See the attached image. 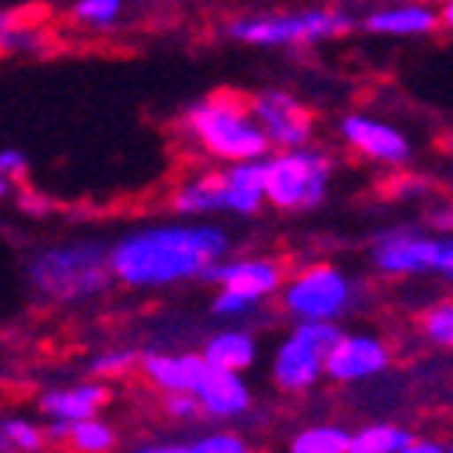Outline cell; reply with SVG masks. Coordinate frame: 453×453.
<instances>
[{
	"label": "cell",
	"mask_w": 453,
	"mask_h": 453,
	"mask_svg": "<svg viewBox=\"0 0 453 453\" xmlns=\"http://www.w3.org/2000/svg\"><path fill=\"white\" fill-rule=\"evenodd\" d=\"M229 250V236L218 225H149L109 247V273L127 287H171L203 280V273Z\"/></svg>",
	"instance_id": "1"
},
{
	"label": "cell",
	"mask_w": 453,
	"mask_h": 453,
	"mask_svg": "<svg viewBox=\"0 0 453 453\" xmlns=\"http://www.w3.org/2000/svg\"><path fill=\"white\" fill-rule=\"evenodd\" d=\"M181 134L221 164L261 160L269 153V142L254 120L250 102L236 91H214L196 98L181 112Z\"/></svg>",
	"instance_id": "2"
},
{
	"label": "cell",
	"mask_w": 453,
	"mask_h": 453,
	"mask_svg": "<svg viewBox=\"0 0 453 453\" xmlns=\"http://www.w3.org/2000/svg\"><path fill=\"white\" fill-rule=\"evenodd\" d=\"M105 254L109 247L95 240L41 250L29 261V283L44 301H55V305H77V301L98 297L112 283Z\"/></svg>",
	"instance_id": "3"
},
{
	"label": "cell",
	"mask_w": 453,
	"mask_h": 453,
	"mask_svg": "<svg viewBox=\"0 0 453 453\" xmlns=\"http://www.w3.org/2000/svg\"><path fill=\"white\" fill-rule=\"evenodd\" d=\"M349 29V15L334 8H269L225 22V36L243 48H312Z\"/></svg>",
	"instance_id": "4"
},
{
	"label": "cell",
	"mask_w": 453,
	"mask_h": 453,
	"mask_svg": "<svg viewBox=\"0 0 453 453\" xmlns=\"http://www.w3.org/2000/svg\"><path fill=\"white\" fill-rule=\"evenodd\" d=\"M261 167H265V203H273L276 211H312L330 193L334 160L309 142L269 149L261 157Z\"/></svg>",
	"instance_id": "5"
},
{
	"label": "cell",
	"mask_w": 453,
	"mask_h": 453,
	"mask_svg": "<svg viewBox=\"0 0 453 453\" xmlns=\"http://www.w3.org/2000/svg\"><path fill=\"white\" fill-rule=\"evenodd\" d=\"M337 334H342L337 323L297 319V326L290 330V337L273 359V381L283 392H309L323 377V359L326 349L337 342Z\"/></svg>",
	"instance_id": "6"
},
{
	"label": "cell",
	"mask_w": 453,
	"mask_h": 453,
	"mask_svg": "<svg viewBox=\"0 0 453 453\" xmlns=\"http://www.w3.org/2000/svg\"><path fill=\"white\" fill-rule=\"evenodd\" d=\"M373 265L385 276H418V273H439L442 280L453 273V247L449 240L425 236L418 229H385L373 236Z\"/></svg>",
	"instance_id": "7"
},
{
	"label": "cell",
	"mask_w": 453,
	"mask_h": 453,
	"mask_svg": "<svg viewBox=\"0 0 453 453\" xmlns=\"http://www.w3.org/2000/svg\"><path fill=\"white\" fill-rule=\"evenodd\" d=\"M283 309L294 319H319V323H337L352 309V280L334 269V265H312L297 273L283 287Z\"/></svg>",
	"instance_id": "8"
},
{
	"label": "cell",
	"mask_w": 453,
	"mask_h": 453,
	"mask_svg": "<svg viewBox=\"0 0 453 453\" xmlns=\"http://www.w3.org/2000/svg\"><path fill=\"white\" fill-rule=\"evenodd\" d=\"M247 102H250V112H254L261 134H265L269 149H290V145L312 142L316 117L297 95H290L283 88H265V91L250 95Z\"/></svg>",
	"instance_id": "9"
},
{
	"label": "cell",
	"mask_w": 453,
	"mask_h": 453,
	"mask_svg": "<svg viewBox=\"0 0 453 453\" xmlns=\"http://www.w3.org/2000/svg\"><path fill=\"white\" fill-rule=\"evenodd\" d=\"M337 134L349 149L370 164H381V167H406L413 157V142L403 127L381 120V117H370V112H349L337 124Z\"/></svg>",
	"instance_id": "10"
},
{
	"label": "cell",
	"mask_w": 453,
	"mask_h": 453,
	"mask_svg": "<svg viewBox=\"0 0 453 453\" xmlns=\"http://www.w3.org/2000/svg\"><path fill=\"white\" fill-rule=\"evenodd\" d=\"M392 363V352L381 337L373 334H337V342L326 349L323 359V377L337 385H352V381H366V377L385 373Z\"/></svg>",
	"instance_id": "11"
},
{
	"label": "cell",
	"mask_w": 453,
	"mask_h": 453,
	"mask_svg": "<svg viewBox=\"0 0 453 453\" xmlns=\"http://www.w3.org/2000/svg\"><path fill=\"white\" fill-rule=\"evenodd\" d=\"M442 12L428 0H388V4L373 8L363 26L377 36H392V41H418V36H432L442 26Z\"/></svg>",
	"instance_id": "12"
},
{
	"label": "cell",
	"mask_w": 453,
	"mask_h": 453,
	"mask_svg": "<svg viewBox=\"0 0 453 453\" xmlns=\"http://www.w3.org/2000/svg\"><path fill=\"white\" fill-rule=\"evenodd\" d=\"M203 280H214L225 290L247 294L250 301L273 297L283 287V265L273 257H243V261H214V265L203 273Z\"/></svg>",
	"instance_id": "13"
},
{
	"label": "cell",
	"mask_w": 453,
	"mask_h": 453,
	"mask_svg": "<svg viewBox=\"0 0 453 453\" xmlns=\"http://www.w3.org/2000/svg\"><path fill=\"white\" fill-rule=\"evenodd\" d=\"M193 395H196L200 410L211 413V418H218V421L243 418V413L250 410V388L243 385V377L233 373V370L207 366L203 377L196 381V388H193Z\"/></svg>",
	"instance_id": "14"
},
{
	"label": "cell",
	"mask_w": 453,
	"mask_h": 453,
	"mask_svg": "<svg viewBox=\"0 0 453 453\" xmlns=\"http://www.w3.org/2000/svg\"><path fill=\"white\" fill-rule=\"evenodd\" d=\"M221 193H225V211L233 214H257L265 207V167L261 160H236L221 167Z\"/></svg>",
	"instance_id": "15"
},
{
	"label": "cell",
	"mask_w": 453,
	"mask_h": 453,
	"mask_svg": "<svg viewBox=\"0 0 453 453\" xmlns=\"http://www.w3.org/2000/svg\"><path fill=\"white\" fill-rule=\"evenodd\" d=\"M171 211L181 218H203V214L225 211L221 171H196L185 181H178L174 193H171Z\"/></svg>",
	"instance_id": "16"
},
{
	"label": "cell",
	"mask_w": 453,
	"mask_h": 453,
	"mask_svg": "<svg viewBox=\"0 0 453 453\" xmlns=\"http://www.w3.org/2000/svg\"><path fill=\"white\" fill-rule=\"evenodd\" d=\"M138 366L145 370L149 381H153L157 388H164V392H193L196 381L203 377V370H207L203 356H193V352H185V356H160V352H153V356L138 359Z\"/></svg>",
	"instance_id": "17"
},
{
	"label": "cell",
	"mask_w": 453,
	"mask_h": 453,
	"mask_svg": "<svg viewBox=\"0 0 453 453\" xmlns=\"http://www.w3.org/2000/svg\"><path fill=\"white\" fill-rule=\"evenodd\" d=\"M48 41L44 19L29 8H0V58L33 55Z\"/></svg>",
	"instance_id": "18"
},
{
	"label": "cell",
	"mask_w": 453,
	"mask_h": 453,
	"mask_svg": "<svg viewBox=\"0 0 453 453\" xmlns=\"http://www.w3.org/2000/svg\"><path fill=\"white\" fill-rule=\"evenodd\" d=\"M105 403H109V388L98 381H84V385H73V388L48 392L41 399V410L51 421H84V418H95Z\"/></svg>",
	"instance_id": "19"
},
{
	"label": "cell",
	"mask_w": 453,
	"mask_h": 453,
	"mask_svg": "<svg viewBox=\"0 0 453 453\" xmlns=\"http://www.w3.org/2000/svg\"><path fill=\"white\" fill-rule=\"evenodd\" d=\"M254 359H257V345L247 330H221L203 345V363L214 370L243 373L247 366H254Z\"/></svg>",
	"instance_id": "20"
},
{
	"label": "cell",
	"mask_w": 453,
	"mask_h": 453,
	"mask_svg": "<svg viewBox=\"0 0 453 453\" xmlns=\"http://www.w3.org/2000/svg\"><path fill=\"white\" fill-rule=\"evenodd\" d=\"M127 0H73L69 4V19L73 26L91 29V33H105L112 26H120Z\"/></svg>",
	"instance_id": "21"
},
{
	"label": "cell",
	"mask_w": 453,
	"mask_h": 453,
	"mask_svg": "<svg viewBox=\"0 0 453 453\" xmlns=\"http://www.w3.org/2000/svg\"><path fill=\"white\" fill-rule=\"evenodd\" d=\"M413 435L399 425H366L359 432H349V453H395Z\"/></svg>",
	"instance_id": "22"
},
{
	"label": "cell",
	"mask_w": 453,
	"mask_h": 453,
	"mask_svg": "<svg viewBox=\"0 0 453 453\" xmlns=\"http://www.w3.org/2000/svg\"><path fill=\"white\" fill-rule=\"evenodd\" d=\"M65 442L73 446V453H112V446H117V432L95 413V418L73 421Z\"/></svg>",
	"instance_id": "23"
},
{
	"label": "cell",
	"mask_w": 453,
	"mask_h": 453,
	"mask_svg": "<svg viewBox=\"0 0 453 453\" xmlns=\"http://www.w3.org/2000/svg\"><path fill=\"white\" fill-rule=\"evenodd\" d=\"M290 453H349V432L337 425H316L297 432Z\"/></svg>",
	"instance_id": "24"
},
{
	"label": "cell",
	"mask_w": 453,
	"mask_h": 453,
	"mask_svg": "<svg viewBox=\"0 0 453 453\" xmlns=\"http://www.w3.org/2000/svg\"><path fill=\"white\" fill-rule=\"evenodd\" d=\"M0 432H4V446L19 449V453H41L44 442H48L41 425H29V421H22V418L4 421V425H0Z\"/></svg>",
	"instance_id": "25"
},
{
	"label": "cell",
	"mask_w": 453,
	"mask_h": 453,
	"mask_svg": "<svg viewBox=\"0 0 453 453\" xmlns=\"http://www.w3.org/2000/svg\"><path fill=\"white\" fill-rule=\"evenodd\" d=\"M425 337L439 349H449L453 345V305L449 301H439L425 312Z\"/></svg>",
	"instance_id": "26"
},
{
	"label": "cell",
	"mask_w": 453,
	"mask_h": 453,
	"mask_svg": "<svg viewBox=\"0 0 453 453\" xmlns=\"http://www.w3.org/2000/svg\"><path fill=\"white\" fill-rule=\"evenodd\" d=\"M134 366H138V356L131 349H112V352H102V356L91 359V373L95 377H120V373H127Z\"/></svg>",
	"instance_id": "27"
},
{
	"label": "cell",
	"mask_w": 453,
	"mask_h": 453,
	"mask_svg": "<svg viewBox=\"0 0 453 453\" xmlns=\"http://www.w3.org/2000/svg\"><path fill=\"white\" fill-rule=\"evenodd\" d=\"M185 453H247V446L240 435L214 432V435H203L196 442H185Z\"/></svg>",
	"instance_id": "28"
},
{
	"label": "cell",
	"mask_w": 453,
	"mask_h": 453,
	"mask_svg": "<svg viewBox=\"0 0 453 453\" xmlns=\"http://www.w3.org/2000/svg\"><path fill=\"white\" fill-rule=\"evenodd\" d=\"M257 305V301H250L247 294H236V290H218V297H214V312L218 316H247L250 309Z\"/></svg>",
	"instance_id": "29"
},
{
	"label": "cell",
	"mask_w": 453,
	"mask_h": 453,
	"mask_svg": "<svg viewBox=\"0 0 453 453\" xmlns=\"http://www.w3.org/2000/svg\"><path fill=\"white\" fill-rule=\"evenodd\" d=\"M167 413L171 418H181V421H193V418H200L203 410H200L193 392H167Z\"/></svg>",
	"instance_id": "30"
},
{
	"label": "cell",
	"mask_w": 453,
	"mask_h": 453,
	"mask_svg": "<svg viewBox=\"0 0 453 453\" xmlns=\"http://www.w3.org/2000/svg\"><path fill=\"white\" fill-rule=\"evenodd\" d=\"M26 171H29V164H26V157L19 153V149H0V178L15 181V178H22Z\"/></svg>",
	"instance_id": "31"
},
{
	"label": "cell",
	"mask_w": 453,
	"mask_h": 453,
	"mask_svg": "<svg viewBox=\"0 0 453 453\" xmlns=\"http://www.w3.org/2000/svg\"><path fill=\"white\" fill-rule=\"evenodd\" d=\"M395 453H446L442 442H432V439H410L406 446H399Z\"/></svg>",
	"instance_id": "32"
},
{
	"label": "cell",
	"mask_w": 453,
	"mask_h": 453,
	"mask_svg": "<svg viewBox=\"0 0 453 453\" xmlns=\"http://www.w3.org/2000/svg\"><path fill=\"white\" fill-rule=\"evenodd\" d=\"M22 211H33V214H48V211H51V203H48L44 196H36V193H26V196H22Z\"/></svg>",
	"instance_id": "33"
},
{
	"label": "cell",
	"mask_w": 453,
	"mask_h": 453,
	"mask_svg": "<svg viewBox=\"0 0 453 453\" xmlns=\"http://www.w3.org/2000/svg\"><path fill=\"white\" fill-rule=\"evenodd\" d=\"M138 453H185V442H178V446H145Z\"/></svg>",
	"instance_id": "34"
},
{
	"label": "cell",
	"mask_w": 453,
	"mask_h": 453,
	"mask_svg": "<svg viewBox=\"0 0 453 453\" xmlns=\"http://www.w3.org/2000/svg\"><path fill=\"white\" fill-rule=\"evenodd\" d=\"M8 188H12V181H8V178H0V200L8 196Z\"/></svg>",
	"instance_id": "35"
},
{
	"label": "cell",
	"mask_w": 453,
	"mask_h": 453,
	"mask_svg": "<svg viewBox=\"0 0 453 453\" xmlns=\"http://www.w3.org/2000/svg\"><path fill=\"white\" fill-rule=\"evenodd\" d=\"M0 449H4V432H0Z\"/></svg>",
	"instance_id": "36"
}]
</instances>
